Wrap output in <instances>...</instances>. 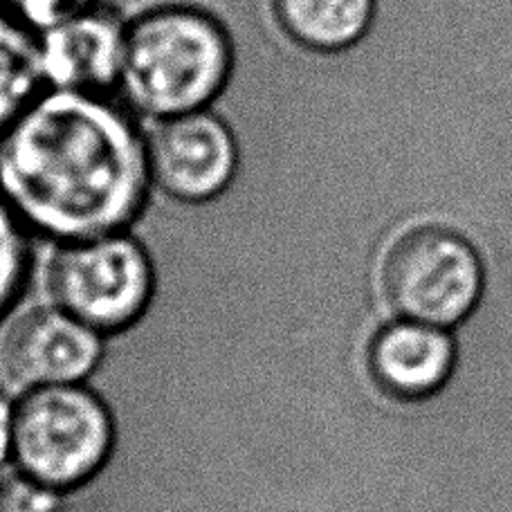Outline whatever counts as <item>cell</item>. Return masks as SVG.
<instances>
[{"label":"cell","mask_w":512,"mask_h":512,"mask_svg":"<svg viewBox=\"0 0 512 512\" xmlns=\"http://www.w3.org/2000/svg\"><path fill=\"white\" fill-rule=\"evenodd\" d=\"M151 185L146 137L106 97L50 88L0 135V194L61 243L122 232Z\"/></svg>","instance_id":"obj_1"},{"label":"cell","mask_w":512,"mask_h":512,"mask_svg":"<svg viewBox=\"0 0 512 512\" xmlns=\"http://www.w3.org/2000/svg\"><path fill=\"white\" fill-rule=\"evenodd\" d=\"M230 34L196 7L151 9L128 25L120 88L153 120L207 111L232 75Z\"/></svg>","instance_id":"obj_2"},{"label":"cell","mask_w":512,"mask_h":512,"mask_svg":"<svg viewBox=\"0 0 512 512\" xmlns=\"http://www.w3.org/2000/svg\"><path fill=\"white\" fill-rule=\"evenodd\" d=\"M111 445L113 423L106 407L75 384L36 387L14 411L12 450L18 465L54 490L93 477Z\"/></svg>","instance_id":"obj_3"},{"label":"cell","mask_w":512,"mask_h":512,"mask_svg":"<svg viewBox=\"0 0 512 512\" xmlns=\"http://www.w3.org/2000/svg\"><path fill=\"white\" fill-rule=\"evenodd\" d=\"M481 290L477 252L445 227L411 230L384 256V299L409 322L436 328L459 324L477 306Z\"/></svg>","instance_id":"obj_4"},{"label":"cell","mask_w":512,"mask_h":512,"mask_svg":"<svg viewBox=\"0 0 512 512\" xmlns=\"http://www.w3.org/2000/svg\"><path fill=\"white\" fill-rule=\"evenodd\" d=\"M50 290L61 310L95 331H113L142 315L153 292V265L122 232L66 243L54 256Z\"/></svg>","instance_id":"obj_5"},{"label":"cell","mask_w":512,"mask_h":512,"mask_svg":"<svg viewBox=\"0 0 512 512\" xmlns=\"http://www.w3.org/2000/svg\"><path fill=\"white\" fill-rule=\"evenodd\" d=\"M151 182L180 203H207L232 185L239 144L221 117L198 111L162 120L146 137Z\"/></svg>","instance_id":"obj_6"},{"label":"cell","mask_w":512,"mask_h":512,"mask_svg":"<svg viewBox=\"0 0 512 512\" xmlns=\"http://www.w3.org/2000/svg\"><path fill=\"white\" fill-rule=\"evenodd\" d=\"M126 32L115 12L88 7L84 12L39 34V54L45 86L66 93L106 97L120 88Z\"/></svg>","instance_id":"obj_7"},{"label":"cell","mask_w":512,"mask_h":512,"mask_svg":"<svg viewBox=\"0 0 512 512\" xmlns=\"http://www.w3.org/2000/svg\"><path fill=\"white\" fill-rule=\"evenodd\" d=\"M102 344L95 328L66 310H34L9 328L5 364L12 378L30 387L75 384L95 369Z\"/></svg>","instance_id":"obj_8"},{"label":"cell","mask_w":512,"mask_h":512,"mask_svg":"<svg viewBox=\"0 0 512 512\" xmlns=\"http://www.w3.org/2000/svg\"><path fill=\"white\" fill-rule=\"evenodd\" d=\"M369 367L380 387L398 398L438 391L454 367V342L443 328L409 322L389 324L373 337Z\"/></svg>","instance_id":"obj_9"},{"label":"cell","mask_w":512,"mask_h":512,"mask_svg":"<svg viewBox=\"0 0 512 512\" xmlns=\"http://www.w3.org/2000/svg\"><path fill=\"white\" fill-rule=\"evenodd\" d=\"M283 32L310 52H342L369 32L376 0H272Z\"/></svg>","instance_id":"obj_10"},{"label":"cell","mask_w":512,"mask_h":512,"mask_svg":"<svg viewBox=\"0 0 512 512\" xmlns=\"http://www.w3.org/2000/svg\"><path fill=\"white\" fill-rule=\"evenodd\" d=\"M39 36L0 12V135L43 93Z\"/></svg>","instance_id":"obj_11"},{"label":"cell","mask_w":512,"mask_h":512,"mask_svg":"<svg viewBox=\"0 0 512 512\" xmlns=\"http://www.w3.org/2000/svg\"><path fill=\"white\" fill-rule=\"evenodd\" d=\"M27 270V227L0 194V313L21 290Z\"/></svg>","instance_id":"obj_12"},{"label":"cell","mask_w":512,"mask_h":512,"mask_svg":"<svg viewBox=\"0 0 512 512\" xmlns=\"http://www.w3.org/2000/svg\"><path fill=\"white\" fill-rule=\"evenodd\" d=\"M5 5L16 21L41 34L66 18L93 7L95 0H5Z\"/></svg>","instance_id":"obj_13"},{"label":"cell","mask_w":512,"mask_h":512,"mask_svg":"<svg viewBox=\"0 0 512 512\" xmlns=\"http://www.w3.org/2000/svg\"><path fill=\"white\" fill-rule=\"evenodd\" d=\"M57 490L27 474L0 483V512H57Z\"/></svg>","instance_id":"obj_14"},{"label":"cell","mask_w":512,"mask_h":512,"mask_svg":"<svg viewBox=\"0 0 512 512\" xmlns=\"http://www.w3.org/2000/svg\"><path fill=\"white\" fill-rule=\"evenodd\" d=\"M14 445V411L7 398L0 396V463Z\"/></svg>","instance_id":"obj_15"}]
</instances>
